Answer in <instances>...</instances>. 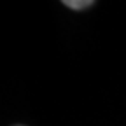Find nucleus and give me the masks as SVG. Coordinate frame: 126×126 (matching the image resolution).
Masks as SVG:
<instances>
[{"instance_id":"f257e3e1","label":"nucleus","mask_w":126,"mask_h":126,"mask_svg":"<svg viewBox=\"0 0 126 126\" xmlns=\"http://www.w3.org/2000/svg\"><path fill=\"white\" fill-rule=\"evenodd\" d=\"M63 4L67 7H70V9H74V11H79V9H86V7L93 5L94 2L93 0H65Z\"/></svg>"}]
</instances>
